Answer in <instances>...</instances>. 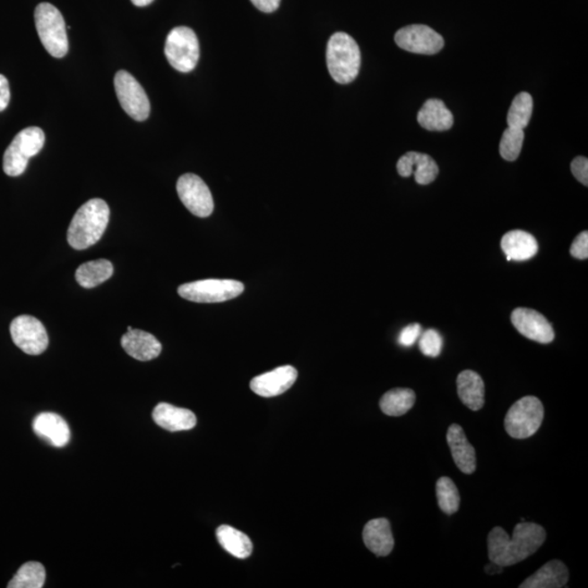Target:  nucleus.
<instances>
[{"label":"nucleus","mask_w":588,"mask_h":588,"mask_svg":"<svg viewBox=\"0 0 588 588\" xmlns=\"http://www.w3.org/2000/svg\"><path fill=\"white\" fill-rule=\"evenodd\" d=\"M545 540L544 527L530 522L516 525L512 537L503 527H494L488 539L489 560L503 566L519 564L535 554Z\"/></svg>","instance_id":"obj_1"},{"label":"nucleus","mask_w":588,"mask_h":588,"mask_svg":"<svg viewBox=\"0 0 588 588\" xmlns=\"http://www.w3.org/2000/svg\"><path fill=\"white\" fill-rule=\"evenodd\" d=\"M110 211L108 203L92 199L75 212L68 229V242L75 250H86L103 237L108 226Z\"/></svg>","instance_id":"obj_2"},{"label":"nucleus","mask_w":588,"mask_h":588,"mask_svg":"<svg viewBox=\"0 0 588 588\" xmlns=\"http://www.w3.org/2000/svg\"><path fill=\"white\" fill-rule=\"evenodd\" d=\"M326 58L329 74L337 83L348 84L357 79L361 67V52L349 34L338 32L329 39Z\"/></svg>","instance_id":"obj_3"},{"label":"nucleus","mask_w":588,"mask_h":588,"mask_svg":"<svg viewBox=\"0 0 588 588\" xmlns=\"http://www.w3.org/2000/svg\"><path fill=\"white\" fill-rule=\"evenodd\" d=\"M34 20L40 42L48 53L55 58L65 57L69 43L62 13L52 4L42 3L35 8Z\"/></svg>","instance_id":"obj_4"},{"label":"nucleus","mask_w":588,"mask_h":588,"mask_svg":"<svg viewBox=\"0 0 588 588\" xmlns=\"http://www.w3.org/2000/svg\"><path fill=\"white\" fill-rule=\"evenodd\" d=\"M45 144L44 131L29 126L16 135L4 154V171L10 177L22 176L31 157L38 155Z\"/></svg>","instance_id":"obj_5"},{"label":"nucleus","mask_w":588,"mask_h":588,"mask_svg":"<svg viewBox=\"0 0 588 588\" xmlns=\"http://www.w3.org/2000/svg\"><path fill=\"white\" fill-rule=\"evenodd\" d=\"M544 419V407L539 398L527 395L516 402L506 415V432L515 439H525L537 433Z\"/></svg>","instance_id":"obj_6"},{"label":"nucleus","mask_w":588,"mask_h":588,"mask_svg":"<svg viewBox=\"0 0 588 588\" xmlns=\"http://www.w3.org/2000/svg\"><path fill=\"white\" fill-rule=\"evenodd\" d=\"M165 55L171 67L182 74L191 73L200 58V44L194 30L172 29L165 44Z\"/></svg>","instance_id":"obj_7"},{"label":"nucleus","mask_w":588,"mask_h":588,"mask_svg":"<svg viewBox=\"0 0 588 588\" xmlns=\"http://www.w3.org/2000/svg\"><path fill=\"white\" fill-rule=\"evenodd\" d=\"M245 291V285L231 279H205L185 283L178 289L181 298L196 303H220L232 300Z\"/></svg>","instance_id":"obj_8"},{"label":"nucleus","mask_w":588,"mask_h":588,"mask_svg":"<svg viewBox=\"0 0 588 588\" xmlns=\"http://www.w3.org/2000/svg\"><path fill=\"white\" fill-rule=\"evenodd\" d=\"M115 90L121 108L135 121H145L151 113L150 99L138 81L125 70L115 75Z\"/></svg>","instance_id":"obj_9"},{"label":"nucleus","mask_w":588,"mask_h":588,"mask_svg":"<svg viewBox=\"0 0 588 588\" xmlns=\"http://www.w3.org/2000/svg\"><path fill=\"white\" fill-rule=\"evenodd\" d=\"M13 341L30 356H39L48 347V334L42 322L30 316L14 318L10 325Z\"/></svg>","instance_id":"obj_10"},{"label":"nucleus","mask_w":588,"mask_h":588,"mask_svg":"<svg viewBox=\"0 0 588 588\" xmlns=\"http://www.w3.org/2000/svg\"><path fill=\"white\" fill-rule=\"evenodd\" d=\"M177 192L179 199L192 214L205 218L212 215L214 211L212 195L199 176L186 174L177 182Z\"/></svg>","instance_id":"obj_11"},{"label":"nucleus","mask_w":588,"mask_h":588,"mask_svg":"<svg viewBox=\"0 0 588 588\" xmlns=\"http://www.w3.org/2000/svg\"><path fill=\"white\" fill-rule=\"evenodd\" d=\"M395 43L407 52L420 55H435L443 49L445 40L440 34L428 25L413 24L400 29L394 35Z\"/></svg>","instance_id":"obj_12"},{"label":"nucleus","mask_w":588,"mask_h":588,"mask_svg":"<svg viewBox=\"0 0 588 588\" xmlns=\"http://www.w3.org/2000/svg\"><path fill=\"white\" fill-rule=\"evenodd\" d=\"M511 322L524 337L540 343L554 342L555 332L550 323L540 313L531 308H515L511 316Z\"/></svg>","instance_id":"obj_13"},{"label":"nucleus","mask_w":588,"mask_h":588,"mask_svg":"<svg viewBox=\"0 0 588 588\" xmlns=\"http://www.w3.org/2000/svg\"><path fill=\"white\" fill-rule=\"evenodd\" d=\"M298 378V371L290 365L273 369L272 372L260 375L253 378L250 387L264 398H272L286 393L290 389Z\"/></svg>","instance_id":"obj_14"},{"label":"nucleus","mask_w":588,"mask_h":588,"mask_svg":"<svg viewBox=\"0 0 588 588\" xmlns=\"http://www.w3.org/2000/svg\"><path fill=\"white\" fill-rule=\"evenodd\" d=\"M397 169L403 178L414 175L415 181L420 186L432 184L437 178L439 172L438 166L432 157L417 151L404 154L398 161Z\"/></svg>","instance_id":"obj_15"},{"label":"nucleus","mask_w":588,"mask_h":588,"mask_svg":"<svg viewBox=\"0 0 588 588\" xmlns=\"http://www.w3.org/2000/svg\"><path fill=\"white\" fill-rule=\"evenodd\" d=\"M121 346L130 357L139 361H151L160 356L161 343L149 333L132 329L121 338Z\"/></svg>","instance_id":"obj_16"},{"label":"nucleus","mask_w":588,"mask_h":588,"mask_svg":"<svg viewBox=\"0 0 588 588\" xmlns=\"http://www.w3.org/2000/svg\"><path fill=\"white\" fill-rule=\"evenodd\" d=\"M447 441L455 464L465 474H473L476 470V454L472 445L469 443L464 430L458 424L451 425L447 433Z\"/></svg>","instance_id":"obj_17"},{"label":"nucleus","mask_w":588,"mask_h":588,"mask_svg":"<svg viewBox=\"0 0 588 588\" xmlns=\"http://www.w3.org/2000/svg\"><path fill=\"white\" fill-rule=\"evenodd\" d=\"M365 546L377 557H386L392 554L394 540L392 526L387 519L369 521L363 530Z\"/></svg>","instance_id":"obj_18"},{"label":"nucleus","mask_w":588,"mask_h":588,"mask_svg":"<svg viewBox=\"0 0 588 588\" xmlns=\"http://www.w3.org/2000/svg\"><path fill=\"white\" fill-rule=\"evenodd\" d=\"M33 429L39 437L48 441L55 447H64L69 443V426L58 414L40 413L34 419Z\"/></svg>","instance_id":"obj_19"},{"label":"nucleus","mask_w":588,"mask_h":588,"mask_svg":"<svg viewBox=\"0 0 588 588\" xmlns=\"http://www.w3.org/2000/svg\"><path fill=\"white\" fill-rule=\"evenodd\" d=\"M155 423L169 432L189 430L196 425V417L192 411L177 408L169 403H160L153 411Z\"/></svg>","instance_id":"obj_20"},{"label":"nucleus","mask_w":588,"mask_h":588,"mask_svg":"<svg viewBox=\"0 0 588 588\" xmlns=\"http://www.w3.org/2000/svg\"><path fill=\"white\" fill-rule=\"evenodd\" d=\"M569 581V570L564 562L551 560L522 583L520 588H561Z\"/></svg>","instance_id":"obj_21"},{"label":"nucleus","mask_w":588,"mask_h":588,"mask_svg":"<svg viewBox=\"0 0 588 588\" xmlns=\"http://www.w3.org/2000/svg\"><path fill=\"white\" fill-rule=\"evenodd\" d=\"M501 248L506 255V261H527L539 252V243L531 233L514 230L506 233L501 239Z\"/></svg>","instance_id":"obj_22"},{"label":"nucleus","mask_w":588,"mask_h":588,"mask_svg":"<svg viewBox=\"0 0 588 588\" xmlns=\"http://www.w3.org/2000/svg\"><path fill=\"white\" fill-rule=\"evenodd\" d=\"M418 121L428 131H445L454 125V115L445 108L443 100L428 99L418 114Z\"/></svg>","instance_id":"obj_23"},{"label":"nucleus","mask_w":588,"mask_h":588,"mask_svg":"<svg viewBox=\"0 0 588 588\" xmlns=\"http://www.w3.org/2000/svg\"><path fill=\"white\" fill-rule=\"evenodd\" d=\"M458 394L466 407L480 411L485 403V385L478 373L463 371L457 379Z\"/></svg>","instance_id":"obj_24"},{"label":"nucleus","mask_w":588,"mask_h":588,"mask_svg":"<svg viewBox=\"0 0 588 588\" xmlns=\"http://www.w3.org/2000/svg\"><path fill=\"white\" fill-rule=\"evenodd\" d=\"M216 536L222 549L238 559H246L252 555V541L242 532L229 525H221L218 527Z\"/></svg>","instance_id":"obj_25"},{"label":"nucleus","mask_w":588,"mask_h":588,"mask_svg":"<svg viewBox=\"0 0 588 588\" xmlns=\"http://www.w3.org/2000/svg\"><path fill=\"white\" fill-rule=\"evenodd\" d=\"M113 273V264L101 258V260L82 264L75 272V279L81 287L91 289L108 281Z\"/></svg>","instance_id":"obj_26"},{"label":"nucleus","mask_w":588,"mask_h":588,"mask_svg":"<svg viewBox=\"0 0 588 588\" xmlns=\"http://www.w3.org/2000/svg\"><path fill=\"white\" fill-rule=\"evenodd\" d=\"M417 395L412 389L395 388L389 390L380 399V409L389 417H402L413 408Z\"/></svg>","instance_id":"obj_27"},{"label":"nucleus","mask_w":588,"mask_h":588,"mask_svg":"<svg viewBox=\"0 0 588 588\" xmlns=\"http://www.w3.org/2000/svg\"><path fill=\"white\" fill-rule=\"evenodd\" d=\"M532 114H533V99L529 93L522 92L512 101L506 123L511 128L524 130L530 124Z\"/></svg>","instance_id":"obj_28"},{"label":"nucleus","mask_w":588,"mask_h":588,"mask_svg":"<svg viewBox=\"0 0 588 588\" xmlns=\"http://www.w3.org/2000/svg\"><path fill=\"white\" fill-rule=\"evenodd\" d=\"M47 579L43 565L28 562L20 567L17 575L9 582L8 588H42Z\"/></svg>","instance_id":"obj_29"},{"label":"nucleus","mask_w":588,"mask_h":588,"mask_svg":"<svg viewBox=\"0 0 588 588\" xmlns=\"http://www.w3.org/2000/svg\"><path fill=\"white\" fill-rule=\"evenodd\" d=\"M436 495L439 508L445 514H454L460 508V494L457 486L449 478H440L436 484Z\"/></svg>","instance_id":"obj_30"},{"label":"nucleus","mask_w":588,"mask_h":588,"mask_svg":"<svg viewBox=\"0 0 588 588\" xmlns=\"http://www.w3.org/2000/svg\"><path fill=\"white\" fill-rule=\"evenodd\" d=\"M523 142L524 131L508 126L500 141L499 151L501 157L508 161L518 160Z\"/></svg>","instance_id":"obj_31"},{"label":"nucleus","mask_w":588,"mask_h":588,"mask_svg":"<svg viewBox=\"0 0 588 588\" xmlns=\"http://www.w3.org/2000/svg\"><path fill=\"white\" fill-rule=\"evenodd\" d=\"M419 347L424 356L437 358L443 351V337L435 329H428L422 336H419Z\"/></svg>","instance_id":"obj_32"},{"label":"nucleus","mask_w":588,"mask_h":588,"mask_svg":"<svg viewBox=\"0 0 588 588\" xmlns=\"http://www.w3.org/2000/svg\"><path fill=\"white\" fill-rule=\"evenodd\" d=\"M570 253L577 260H586L588 257V232L583 231L573 241Z\"/></svg>","instance_id":"obj_33"},{"label":"nucleus","mask_w":588,"mask_h":588,"mask_svg":"<svg viewBox=\"0 0 588 588\" xmlns=\"http://www.w3.org/2000/svg\"><path fill=\"white\" fill-rule=\"evenodd\" d=\"M422 333V327L419 324H412L402 329V332L399 334V343L402 347H412L415 342H418V339Z\"/></svg>","instance_id":"obj_34"},{"label":"nucleus","mask_w":588,"mask_h":588,"mask_svg":"<svg viewBox=\"0 0 588 588\" xmlns=\"http://www.w3.org/2000/svg\"><path fill=\"white\" fill-rule=\"evenodd\" d=\"M573 176L585 186H588V160L586 157L579 156L571 164Z\"/></svg>","instance_id":"obj_35"},{"label":"nucleus","mask_w":588,"mask_h":588,"mask_svg":"<svg viewBox=\"0 0 588 588\" xmlns=\"http://www.w3.org/2000/svg\"><path fill=\"white\" fill-rule=\"evenodd\" d=\"M10 101L9 82L4 75L0 74V113L8 108Z\"/></svg>","instance_id":"obj_36"},{"label":"nucleus","mask_w":588,"mask_h":588,"mask_svg":"<svg viewBox=\"0 0 588 588\" xmlns=\"http://www.w3.org/2000/svg\"><path fill=\"white\" fill-rule=\"evenodd\" d=\"M251 2L261 12L272 13L279 8L281 0H251Z\"/></svg>","instance_id":"obj_37"},{"label":"nucleus","mask_w":588,"mask_h":588,"mask_svg":"<svg viewBox=\"0 0 588 588\" xmlns=\"http://www.w3.org/2000/svg\"><path fill=\"white\" fill-rule=\"evenodd\" d=\"M503 566L497 565L495 562H491L489 565H486L485 566V572L488 573L489 575H499V573L504 571Z\"/></svg>","instance_id":"obj_38"},{"label":"nucleus","mask_w":588,"mask_h":588,"mask_svg":"<svg viewBox=\"0 0 588 588\" xmlns=\"http://www.w3.org/2000/svg\"><path fill=\"white\" fill-rule=\"evenodd\" d=\"M132 4H135L138 7L149 6L150 4L153 3L154 0H131Z\"/></svg>","instance_id":"obj_39"}]
</instances>
